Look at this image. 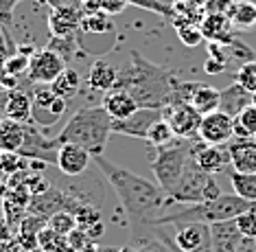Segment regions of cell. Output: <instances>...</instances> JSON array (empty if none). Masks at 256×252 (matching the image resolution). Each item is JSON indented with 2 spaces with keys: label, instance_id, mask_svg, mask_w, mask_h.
I'll use <instances>...</instances> for the list:
<instances>
[{
  "label": "cell",
  "instance_id": "cell-1",
  "mask_svg": "<svg viewBox=\"0 0 256 252\" xmlns=\"http://www.w3.org/2000/svg\"><path fill=\"white\" fill-rule=\"evenodd\" d=\"M92 160L98 167V171L106 175L110 186L114 189L116 197L120 202V208L125 210L132 228L154 226V221L160 217V213L171 204L168 195L160 189L158 182H151L142 175L134 173L132 169L116 165L103 154L92 156Z\"/></svg>",
  "mask_w": 256,
  "mask_h": 252
},
{
  "label": "cell",
  "instance_id": "cell-2",
  "mask_svg": "<svg viewBox=\"0 0 256 252\" xmlns=\"http://www.w3.org/2000/svg\"><path fill=\"white\" fill-rule=\"evenodd\" d=\"M176 75L160 64L149 62L138 51H130V64L118 68L116 86L136 99L138 108H156L162 110L168 103L171 86ZM112 88V90H114Z\"/></svg>",
  "mask_w": 256,
  "mask_h": 252
},
{
  "label": "cell",
  "instance_id": "cell-3",
  "mask_svg": "<svg viewBox=\"0 0 256 252\" xmlns=\"http://www.w3.org/2000/svg\"><path fill=\"white\" fill-rule=\"evenodd\" d=\"M112 123L114 119L106 112L103 105H88V108L77 110L64 130L53 138L55 147L60 145H79L92 156H101L108 147V140L112 136Z\"/></svg>",
  "mask_w": 256,
  "mask_h": 252
},
{
  "label": "cell",
  "instance_id": "cell-4",
  "mask_svg": "<svg viewBox=\"0 0 256 252\" xmlns=\"http://www.w3.org/2000/svg\"><path fill=\"white\" fill-rule=\"evenodd\" d=\"M254 202L238 197L236 193H221L210 202L202 204H184L178 213L160 215L154 226H180V224H219L238 217L246 210H252Z\"/></svg>",
  "mask_w": 256,
  "mask_h": 252
},
{
  "label": "cell",
  "instance_id": "cell-5",
  "mask_svg": "<svg viewBox=\"0 0 256 252\" xmlns=\"http://www.w3.org/2000/svg\"><path fill=\"white\" fill-rule=\"evenodd\" d=\"M190 145L193 138L184 140L176 138L173 143L164 145V147H154V158H151V171L156 175V182L160 184V189L166 193H171V189L178 184V180L182 178L186 165L190 158Z\"/></svg>",
  "mask_w": 256,
  "mask_h": 252
},
{
  "label": "cell",
  "instance_id": "cell-6",
  "mask_svg": "<svg viewBox=\"0 0 256 252\" xmlns=\"http://www.w3.org/2000/svg\"><path fill=\"white\" fill-rule=\"evenodd\" d=\"M219 195L221 189L214 182V178L204 171L195 162V158L190 156L182 178L178 180V184L168 193V200H171V204H202V202H210Z\"/></svg>",
  "mask_w": 256,
  "mask_h": 252
},
{
  "label": "cell",
  "instance_id": "cell-7",
  "mask_svg": "<svg viewBox=\"0 0 256 252\" xmlns=\"http://www.w3.org/2000/svg\"><path fill=\"white\" fill-rule=\"evenodd\" d=\"M68 108V101L57 97L50 86L46 84H33V125L42 127H53L55 123L62 121L64 112Z\"/></svg>",
  "mask_w": 256,
  "mask_h": 252
},
{
  "label": "cell",
  "instance_id": "cell-8",
  "mask_svg": "<svg viewBox=\"0 0 256 252\" xmlns=\"http://www.w3.org/2000/svg\"><path fill=\"white\" fill-rule=\"evenodd\" d=\"M158 228V226H156ZM158 237L176 252H208L210 250V224H180L176 235L166 237L158 228Z\"/></svg>",
  "mask_w": 256,
  "mask_h": 252
},
{
  "label": "cell",
  "instance_id": "cell-9",
  "mask_svg": "<svg viewBox=\"0 0 256 252\" xmlns=\"http://www.w3.org/2000/svg\"><path fill=\"white\" fill-rule=\"evenodd\" d=\"M68 68V62L64 60L57 51L48 49H38L33 51L31 60H28V70H26V81L31 84H53L64 70Z\"/></svg>",
  "mask_w": 256,
  "mask_h": 252
},
{
  "label": "cell",
  "instance_id": "cell-10",
  "mask_svg": "<svg viewBox=\"0 0 256 252\" xmlns=\"http://www.w3.org/2000/svg\"><path fill=\"white\" fill-rule=\"evenodd\" d=\"M162 119L171 125V130L178 138L190 140V138H197V134H200V125L204 116L190 103H180V105L162 108Z\"/></svg>",
  "mask_w": 256,
  "mask_h": 252
},
{
  "label": "cell",
  "instance_id": "cell-11",
  "mask_svg": "<svg viewBox=\"0 0 256 252\" xmlns=\"http://www.w3.org/2000/svg\"><path fill=\"white\" fill-rule=\"evenodd\" d=\"M190 156L195 158V162L204 169V171L210 173V175L224 171L226 167H232L228 145H208V143H204L200 136L193 138Z\"/></svg>",
  "mask_w": 256,
  "mask_h": 252
},
{
  "label": "cell",
  "instance_id": "cell-12",
  "mask_svg": "<svg viewBox=\"0 0 256 252\" xmlns=\"http://www.w3.org/2000/svg\"><path fill=\"white\" fill-rule=\"evenodd\" d=\"M204 143L208 145H226L234 138V116L214 110L210 114H204L200 134H197Z\"/></svg>",
  "mask_w": 256,
  "mask_h": 252
},
{
  "label": "cell",
  "instance_id": "cell-13",
  "mask_svg": "<svg viewBox=\"0 0 256 252\" xmlns=\"http://www.w3.org/2000/svg\"><path fill=\"white\" fill-rule=\"evenodd\" d=\"M84 5L74 3L66 7H55L48 14V31L50 38H66V35H77L81 31V20H84Z\"/></svg>",
  "mask_w": 256,
  "mask_h": 252
},
{
  "label": "cell",
  "instance_id": "cell-14",
  "mask_svg": "<svg viewBox=\"0 0 256 252\" xmlns=\"http://www.w3.org/2000/svg\"><path fill=\"white\" fill-rule=\"evenodd\" d=\"M158 119H162V110L156 108H138L136 112L127 119L114 121L112 123V132L120 134V136H130V138H142L147 140L149 127L154 125Z\"/></svg>",
  "mask_w": 256,
  "mask_h": 252
},
{
  "label": "cell",
  "instance_id": "cell-15",
  "mask_svg": "<svg viewBox=\"0 0 256 252\" xmlns=\"http://www.w3.org/2000/svg\"><path fill=\"white\" fill-rule=\"evenodd\" d=\"M18 154L22 158H33V160L50 162V165L57 162V147H55L53 138L42 136V134H40V127L33 125V123H28L24 145L20 147Z\"/></svg>",
  "mask_w": 256,
  "mask_h": 252
},
{
  "label": "cell",
  "instance_id": "cell-16",
  "mask_svg": "<svg viewBox=\"0 0 256 252\" xmlns=\"http://www.w3.org/2000/svg\"><path fill=\"white\" fill-rule=\"evenodd\" d=\"M92 162V154L90 151H86L84 147H79V145H60L57 147V162L55 167L60 169L62 173L66 175H81L88 171Z\"/></svg>",
  "mask_w": 256,
  "mask_h": 252
},
{
  "label": "cell",
  "instance_id": "cell-17",
  "mask_svg": "<svg viewBox=\"0 0 256 252\" xmlns=\"http://www.w3.org/2000/svg\"><path fill=\"white\" fill-rule=\"evenodd\" d=\"M204 40L208 42H217V44H230L234 38V25H232L230 16L224 14H206L200 22Z\"/></svg>",
  "mask_w": 256,
  "mask_h": 252
},
{
  "label": "cell",
  "instance_id": "cell-18",
  "mask_svg": "<svg viewBox=\"0 0 256 252\" xmlns=\"http://www.w3.org/2000/svg\"><path fill=\"white\" fill-rule=\"evenodd\" d=\"M230 149L232 169L241 173H256V140L254 138H232L226 143Z\"/></svg>",
  "mask_w": 256,
  "mask_h": 252
},
{
  "label": "cell",
  "instance_id": "cell-19",
  "mask_svg": "<svg viewBox=\"0 0 256 252\" xmlns=\"http://www.w3.org/2000/svg\"><path fill=\"white\" fill-rule=\"evenodd\" d=\"M4 116L20 123H33V90H24L20 86L14 88V90H7Z\"/></svg>",
  "mask_w": 256,
  "mask_h": 252
},
{
  "label": "cell",
  "instance_id": "cell-20",
  "mask_svg": "<svg viewBox=\"0 0 256 252\" xmlns=\"http://www.w3.org/2000/svg\"><path fill=\"white\" fill-rule=\"evenodd\" d=\"M101 105L106 108V112L112 116L114 121L127 119V116H132L138 110L136 99H134L130 92L118 90V88H114V90H110V92H103Z\"/></svg>",
  "mask_w": 256,
  "mask_h": 252
},
{
  "label": "cell",
  "instance_id": "cell-21",
  "mask_svg": "<svg viewBox=\"0 0 256 252\" xmlns=\"http://www.w3.org/2000/svg\"><path fill=\"white\" fill-rule=\"evenodd\" d=\"M28 123L14 121L9 116L0 119V151H14L18 154L20 147L24 145Z\"/></svg>",
  "mask_w": 256,
  "mask_h": 252
},
{
  "label": "cell",
  "instance_id": "cell-22",
  "mask_svg": "<svg viewBox=\"0 0 256 252\" xmlns=\"http://www.w3.org/2000/svg\"><path fill=\"white\" fill-rule=\"evenodd\" d=\"M248 105H252V92H248L246 88L236 81L221 90V99H219V110L230 116H236L241 110H246Z\"/></svg>",
  "mask_w": 256,
  "mask_h": 252
},
{
  "label": "cell",
  "instance_id": "cell-23",
  "mask_svg": "<svg viewBox=\"0 0 256 252\" xmlns=\"http://www.w3.org/2000/svg\"><path fill=\"white\" fill-rule=\"evenodd\" d=\"M116 79H118V68L112 66L108 60H96L90 66L88 73V86L92 90L98 92H110L116 86Z\"/></svg>",
  "mask_w": 256,
  "mask_h": 252
},
{
  "label": "cell",
  "instance_id": "cell-24",
  "mask_svg": "<svg viewBox=\"0 0 256 252\" xmlns=\"http://www.w3.org/2000/svg\"><path fill=\"white\" fill-rule=\"evenodd\" d=\"M219 99H221V90H217V88H212V86L200 84V88H197L195 95H193L190 105L204 116V114H210L214 110H219Z\"/></svg>",
  "mask_w": 256,
  "mask_h": 252
},
{
  "label": "cell",
  "instance_id": "cell-25",
  "mask_svg": "<svg viewBox=\"0 0 256 252\" xmlns=\"http://www.w3.org/2000/svg\"><path fill=\"white\" fill-rule=\"evenodd\" d=\"M48 86H50V90H53L57 97H62V99H66L68 101V99H72L79 92L81 77H79V73L74 68H66L60 77H57L53 84H48Z\"/></svg>",
  "mask_w": 256,
  "mask_h": 252
},
{
  "label": "cell",
  "instance_id": "cell-26",
  "mask_svg": "<svg viewBox=\"0 0 256 252\" xmlns=\"http://www.w3.org/2000/svg\"><path fill=\"white\" fill-rule=\"evenodd\" d=\"M230 20L234 29H254L256 27V3L252 0H234L230 11Z\"/></svg>",
  "mask_w": 256,
  "mask_h": 252
},
{
  "label": "cell",
  "instance_id": "cell-27",
  "mask_svg": "<svg viewBox=\"0 0 256 252\" xmlns=\"http://www.w3.org/2000/svg\"><path fill=\"white\" fill-rule=\"evenodd\" d=\"M77 228H79L77 215H74L72 210H68V208L57 210V213H53L48 217V230L55 232V235H60V237H68L70 232L77 230Z\"/></svg>",
  "mask_w": 256,
  "mask_h": 252
},
{
  "label": "cell",
  "instance_id": "cell-28",
  "mask_svg": "<svg viewBox=\"0 0 256 252\" xmlns=\"http://www.w3.org/2000/svg\"><path fill=\"white\" fill-rule=\"evenodd\" d=\"M230 184L232 191L238 197L248 202H256V173H241V171H230Z\"/></svg>",
  "mask_w": 256,
  "mask_h": 252
},
{
  "label": "cell",
  "instance_id": "cell-29",
  "mask_svg": "<svg viewBox=\"0 0 256 252\" xmlns=\"http://www.w3.org/2000/svg\"><path fill=\"white\" fill-rule=\"evenodd\" d=\"M116 252H176L168 243H164L160 237H138L134 235L132 241L118 248Z\"/></svg>",
  "mask_w": 256,
  "mask_h": 252
},
{
  "label": "cell",
  "instance_id": "cell-30",
  "mask_svg": "<svg viewBox=\"0 0 256 252\" xmlns=\"http://www.w3.org/2000/svg\"><path fill=\"white\" fill-rule=\"evenodd\" d=\"M234 136L254 138L256 136V105H248L234 116Z\"/></svg>",
  "mask_w": 256,
  "mask_h": 252
},
{
  "label": "cell",
  "instance_id": "cell-31",
  "mask_svg": "<svg viewBox=\"0 0 256 252\" xmlns=\"http://www.w3.org/2000/svg\"><path fill=\"white\" fill-rule=\"evenodd\" d=\"M81 31H86V33H112L114 25H112V20H110V16L106 11H90V14H84Z\"/></svg>",
  "mask_w": 256,
  "mask_h": 252
},
{
  "label": "cell",
  "instance_id": "cell-32",
  "mask_svg": "<svg viewBox=\"0 0 256 252\" xmlns=\"http://www.w3.org/2000/svg\"><path fill=\"white\" fill-rule=\"evenodd\" d=\"M178 136L173 134L171 125L164 121V119H158L154 123V125L149 127V134H147V143L151 145V147H164V145L173 143Z\"/></svg>",
  "mask_w": 256,
  "mask_h": 252
},
{
  "label": "cell",
  "instance_id": "cell-33",
  "mask_svg": "<svg viewBox=\"0 0 256 252\" xmlns=\"http://www.w3.org/2000/svg\"><path fill=\"white\" fill-rule=\"evenodd\" d=\"M234 81L241 84L248 92H256V60L241 64L234 73Z\"/></svg>",
  "mask_w": 256,
  "mask_h": 252
},
{
  "label": "cell",
  "instance_id": "cell-34",
  "mask_svg": "<svg viewBox=\"0 0 256 252\" xmlns=\"http://www.w3.org/2000/svg\"><path fill=\"white\" fill-rule=\"evenodd\" d=\"M178 38L180 42L188 49H195L204 42V33H202V27L200 25H182L178 27Z\"/></svg>",
  "mask_w": 256,
  "mask_h": 252
},
{
  "label": "cell",
  "instance_id": "cell-35",
  "mask_svg": "<svg viewBox=\"0 0 256 252\" xmlns=\"http://www.w3.org/2000/svg\"><path fill=\"white\" fill-rule=\"evenodd\" d=\"M77 44H79L77 35H66V38H50V42L46 46H48V49H53V51H57L64 60L68 62L74 55V46H77Z\"/></svg>",
  "mask_w": 256,
  "mask_h": 252
},
{
  "label": "cell",
  "instance_id": "cell-36",
  "mask_svg": "<svg viewBox=\"0 0 256 252\" xmlns=\"http://www.w3.org/2000/svg\"><path fill=\"white\" fill-rule=\"evenodd\" d=\"M234 224L238 228V232H241L246 239H256V213H254V208L246 210V213H241L238 217H234Z\"/></svg>",
  "mask_w": 256,
  "mask_h": 252
},
{
  "label": "cell",
  "instance_id": "cell-37",
  "mask_svg": "<svg viewBox=\"0 0 256 252\" xmlns=\"http://www.w3.org/2000/svg\"><path fill=\"white\" fill-rule=\"evenodd\" d=\"M22 165H24V158L20 154H14V151L0 154V171L2 173H18L22 171Z\"/></svg>",
  "mask_w": 256,
  "mask_h": 252
},
{
  "label": "cell",
  "instance_id": "cell-38",
  "mask_svg": "<svg viewBox=\"0 0 256 252\" xmlns=\"http://www.w3.org/2000/svg\"><path fill=\"white\" fill-rule=\"evenodd\" d=\"M232 5H234V0H206V3H204V11H206V14L230 16Z\"/></svg>",
  "mask_w": 256,
  "mask_h": 252
},
{
  "label": "cell",
  "instance_id": "cell-39",
  "mask_svg": "<svg viewBox=\"0 0 256 252\" xmlns=\"http://www.w3.org/2000/svg\"><path fill=\"white\" fill-rule=\"evenodd\" d=\"M20 3L22 0H0V25L2 27L11 25V20H14V11Z\"/></svg>",
  "mask_w": 256,
  "mask_h": 252
},
{
  "label": "cell",
  "instance_id": "cell-40",
  "mask_svg": "<svg viewBox=\"0 0 256 252\" xmlns=\"http://www.w3.org/2000/svg\"><path fill=\"white\" fill-rule=\"evenodd\" d=\"M204 70H206L208 75H219V73H224V70H226V64L219 62V60H212V57H208Z\"/></svg>",
  "mask_w": 256,
  "mask_h": 252
},
{
  "label": "cell",
  "instance_id": "cell-41",
  "mask_svg": "<svg viewBox=\"0 0 256 252\" xmlns=\"http://www.w3.org/2000/svg\"><path fill=\"white\" fill-rule=\"evenodd\" d=\"M42 3H46L50 9H55V7H66V5H74L77 0H42Z\"/></svg>",
  "mask_w": 256,
  "mask_h": 252
},
{
  "label": "cell",
  "instance_id": "cell-42",
  "mask_svg": "<svg viewBox=\"0 0 256 252\" xmlns=\"http://www.w3.org/2000/svg\"><path fill=\"white\" fill-rule=\"evenodd\" d=\"M4 38H7V33H4L2 25H0V44H4Z\"/></svg>",
  "mask_w": 256,
  "mask_h": 252
},
{
  "label": "cell",
  "instance_id": "cell-43",
  "mask_svg": "<svg viewBox=\"0 0 256 252\" xmlns=\"http://www.w3.org/2000/svg\"><path fill=\"white\" fill-rule=\"evenodd\" d=\"M188 3H193V5H200V7H204V3H206V0H188Z\"/></svg>",
  "mask_w": 256,
  "mask_h": 252
},
{
  "label": "cell",
  "instance_id": "cell-44",
  "mask_svg": "<svg viewBox=\"0 0 256 252\" xmlns=\"http://www.w3.org/2000/svg\"><path fill=\"white\" fill-rule=\"evenodd\" d=\"M252 105H256V92H252Z\"/></svg>",
  "mask_w": 256,
  "mask_h": 252
},
{
  "label": "cell",
  "instance_id": "cell-45",
  "mask_svg": "<svg viewBox=\"0 0 256 252\" xmlns=\"http://www.w3.org/2000/svg\"><path fill=\"white\" fill-rule=\"evenodd\" d=\"M77 3H81V5H86V3H88V0H77Z\"/></svg>",
  "mask_w": 256,
  "mask_h": 252
},
{
  "label": "cell",
  "instance_id": "cell-46",
  "mask_svg": "<svg viewBox=\"0 0 256 252\" xmlns=\"http://www.w3.org/2000/svg\"><path fill=\"white\" fill-rule=\"evenodd\" d=\"M2 90H4V88H0V92H2Z\"/></svg>",
  "mask_w": 256,
  "mask_h": 252
},
{
  "label": "cell",
  "instance_id": "cell-47",
  "mask_svg": "<svg viewBox=\"0 0 256 252\" xmlns=\"http://www.w3.org/2000/svg\"><path fill=\"white\" fill-rule=\"evenodd\" d=\"M254 140H256V136H254Z\"/></svg>",
  "mask_w": 256,
  "mask_h": 252
},
{
  "label": "cell",
  "instance_id": "cell-48",
  "mask_svg": "<svg viewBox=\"0 0 256 252\" xmlns=\"http://www.w3.org/2000/svg\"><path fill=\"white\" fill-rule=\"evenodd\" d=\"M0 154H2V151H0Z\"/></svg>",
  "mask_w": 256,
  "mask_h": 252
},
{
  "label": "cell",
  "instance_id": "cell-49",
  "mask_svg": "<svg viewBox=\"0 0 256 252\" xmlns=\"http://www.w3.org/2000/svg\"><path fill=\"white\" fill-rule=\"evenodd\" d=\"M208 252H210V250H208Z\"/></svg>",
  "mask_w": 256,
  "mask_h": 252
}]
</instances>
